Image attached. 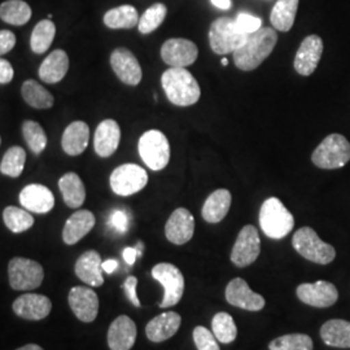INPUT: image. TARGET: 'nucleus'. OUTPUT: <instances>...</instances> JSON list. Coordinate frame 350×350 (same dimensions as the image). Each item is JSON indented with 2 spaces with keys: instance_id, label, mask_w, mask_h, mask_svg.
Instances as JSON below:
<instances>
[{
  "instance_id": "f257e3e1",
  "label": "nucleus",
  "mask_w": 350,
  "mask_h": 350,
  "mask_svg": "<svg viewBox=\"0 0 350 350\" xmlns=\"http://www.w3.org/2000/svg\"><path fill=\"white\" fill-rule=\"evenodd\" d=\"M278 43V34L273 27H261L247 36L245 42L234 52V63L240 70L257 69L270 56Z\"/></svg>"
},
{
  "instance_id": "f03ea898",
  "label": "nucleus",
  "mask_w": 350,
  "mask_h": 350,
  "mask_svg": "<svg viewBox=\"0 0 350 350\" xmlns=\"http://www.w3.org/2000/svg\"><path fill=\"white\" fill-rule=\"evenodd\" d=\"M161 85L167 100L176 107H189L200 99V86L186 68H169L165 70L161 75Z\"/></svg>"
},
{
  "instance_id": "7ed1b4c3",
  "label": "nucleus",
  "mask_w": 350,
  "mask_h": 350,
  "mask_svg": "<svg viewBox=\"0 0 350 350\" xmlns=\"http://www.w3.org/2000/svg\"><path fill=\"white\" fill-rule=\"evenodd\" d=\"M260 226L263 234L270 239L286 238L293 230L295 218L278 198L263 201L260 209Z\"/></svg>"
},
{
  "instance_id": "20e7f679",
  "label": "nucleus",
  "mask_w": 350,
  "mask_h": 350,
  "mask_svg": "<svg viewBox=\"0 0 350 350\" xmlns=\"http://www.w3.org/2000/svg\"><path fill=\"white\" fill-rule=\"evenodd\" d=\"M296 252L310 262L328 265L336 257L335 248L318 237L312 227H301L292 239Z\"/></svg>"
},
{
  "instance_id": "39448f33",
  "label": "nucleus",
  "mask_w": 350,
  "mask_h": 350,
  "mask_svg": "<svg viewBox=\"0 0 350 350\" xmlns=\"http://www.w3.org/2000/svg\"><path fill=\"white\" fill-rule=\"evenodd\" d=\"M312 161L319 169L335 170L350 161V143L341 134H331L314 150Z\"/></svg>"
},
{
  "instance_id": "423d86ee",
  "label": "nucleus",
  "mask_w": 350,
  "mask_h": 350,
  "mask_svg": "<svg viewBox=\"0 0 350 350\" xmlns=\"http://www.w3.org/2000/svg\"><path fill=\"white\" fill-rule=\"evenodd\" d=\"M139 154L150 170L160 172L170 161V144L160 130L146 131L138 143Z\"/></svg>"
},
{
  "instance_id": "0eeeda50",
  "label": "nucleus",
  "mask_w": 350,
  "mask_h": 350,
  "mask_svg": "<svg viewBox=\"0 0 350 350\" xmlns=\"http://www.w3.org/2000/svg\"><path fill=\"white\" fill-rule=\"evenodd\" d=\"M247 36L237 26L235 20L230 17H219L213 21L209 29L211 49L217 55L234 53L245 42Z\"/></svg>"
},
{
  "instance_id": "6e6552de",
  "label": "nucleus",
  "mask_w": 350,
  "mask_h": 350,
  "mask_svg": "<svg viewBox=\"0 0 350 350\" xmlns=\"http://www.w3.org/2000/svg\"><path fill=\"white\" fill-rule=\"evenodd\" d=\"M8 276L14 291H33L43 283L44 270L37 261L14 257L8 263Z\"/></svg>"
},
{
  "instance_id": "1a4fd4ad",
  "label": "nucleus",
  "mask_w": 350,
  "mask_h": 350,
  "mask_svg": "<svg viewBox=\"0 0 350 350\" xmlns=\"http://www.w3.org/2000/svg\"><path fill=\"white\" fill-rule=\"evenodd\" d=\"M152 276L165 289L160 306L172 308L176 305L185 293V276L182 271L173 263L161 262L152 269Z\"/></svg>"
},
{
  "instance_id": "9d476101",
  "label": "nucleus",
  "mask_w": 350,
  "mask_h": 350,
  "mask_svg": "<svg viewBox=\"0 0 350 350\" xmlns=\"http://www.w3.org/2000/svg\"><path fill=\"white\" fill-rule=\"evenodd\" d=\"M148 183L147 172L137 163H124L116 167L109 178L113 192L118 196H131Z\"/></svg>"
},
{
  "instance_id": "9b49d317",
  "label": "nucleus",
  "mask_w": 350,
  "mask_h": 350,
  "mask_svg": "<svg viewBox=\"0 0 350 350\" xmlns=\"http://www.w3.org/2000/svg\"><path fill=\"white\" fill-rule=\"evenodd\" d=\"M261 253V239L254 226H244L231 250V262L238 267H248Z\"/></svg>"
},
{
  "instance_id": "f8f14e48",
  "label": "nucleus",
  "mask_w": 350,
  "mask_h": 350,
  "mask_svg": "<svg viewBox=\"0 0 350 350\" xmlns=\"http://www.w3.org/2000/svg\"><path fill=\"white\" fill-rule=\"evenodd\" d=\"M296 295L301 302L318 309L329 308L335 305L338 300V288L327 280H318L315 283H302L296 289Z\"/></svg>"
},
{
  "instance_id": "ddd939ff",
  "label": "nucleus",
  "mask_w": 350,
  "mask_h": 350,
  "mask_svg": "<svg viewBox=\"0 0 350 350\" xmlns=\"http://www.w3.org/2000/svg\"><path fill=\"white\" fill-rule=\"evenodd\" d=\"M199 56L198 46L185 38L167 39L161 47L163 63L170 68H186L196 62Z\"/></svg>"
},
{
  "instance_id": "4468645a",
  "label": "nucleus",
  "mask_w": 350,
  "mask_h": 350,
  "mask_svg": "<svg viewBox=\"0 0 350 350\" xmlns=\"http://www.w3.org/2000/svg\"><path fill=\"white\" fill-rule=\"evenodd\" d=\"M225 296L230 305L248 312H260L266 305L262 296L253 292L241 278H235L227 284Z\"/></svg>"
},
{
  "instance_id": "2eb2a0df",
  "label": "nucleus",
  "mask_w": 350,
  "mask_h": 350,
  "mask_svg": "<svg viewBox=\"0 0 350 350\" xmlns=\"http://www.w3.org/2000/svg\"><path fill=\"white\" fill-rule=\"evenodd\" d=\"M68 301L75 317L85 323H91L99 314V297L94 289L77 286L70 289Z\"/></svg>"
},
{
  "instance_id": "dca6fc26",
  "label": "nucleus",
  "mask_w": 350,
  "mask_h": 350,
  "mask_svg": "<svg viewBox=\"0 0 350 350\" xmlns=\"http://www.w3.org/2000/svg\"><path fill=\"white\" fill-rule=\"evenodd\" d=\"M113 72L121 82L129 86H138L143 78L142 66L135 55L125 47H118L111 55Z\"/></svg>"
},
{
  "instance_id": "f3484780",
  "label": "nucleus",
  "mask_w": 350,
  "mask_h": 350,
  "mask_svg": "<svg viewBox=\"0 0 350 350\" xmlns=\"http://www.w3.org/2000/svg\"><path fill=\"white\" fill-rule=\"evenodd\" d=\"M323 53V40L319 36H309L301 42L295 57V70L300 75H313Z\"/></svg>"
},
{
  "instance_id": "a211bd4d",
  "label": "nucleus",
  "mask_w": 350,
  "mask_h": 350,
  "mask_svg": "<svg viewBox=\"0 0 350 350\" xmlns=\"http://www.w3.org/2000/svg\"><path fill=\"white\" fill-rule=\"evenodd\" d=\"M193 232H195L193 215L185 208L175 209L165 225L166 239L175 245H183L192 239Z\"/></svg>"
},
{
  "instance_id": "6ab92c4d",
  "label": "nucleus",
  "mask_w": 350,
  "mask_h": 350,
  "mask_svg": "<svg viewBox=\"0 0 350 350\" xmlns=\"http://www.w3.org/2000/svg\"><path fill=\"white\" fill-rule=\"evenodd\" d=\"M13 312L26 321H42L47 318L52 309V302L47 296L25 293L13 302Z\"/></svg>"
},
{
  "instance_id": "aec40b11",
  "label": "nucleus",
  "mask_w": 350,
  "mask_h": 350,
  "mask_svg": "<svg viewBox=\"0 0 350 350\" xmlns=\"http://www.w3.org/2000/svg\"><path fill=\"white\" fill-rule=\"evenodd\" d=\"M18 200L26 211L37 214H46L55 206V196L50 188L37 183L23 188Z\"/></svg>"
},
{
  "instance_id": "412c9836",
  "label": "nucleus",
  "mask_w": 350,
  "mask_h": 350,
  "mask_svg": "<svg viewBox=\"0 0 350 350\" xmlns=\"http://www.w3.org/2000/svg\"><path fill=\"white\" fill-rule=\"evenodd\" d=\"M137 340V325L127 315L117 317L108 329V347L111 350H130Z\"/></svg>"
},
{
  "instance_id": "4be33fe9",
  "label": "nucleus",
  "mask_w": 350,
  "mask_h": 350,
  "mask_svg": "<svg viewBox=\"0 0 350 350\" xmlns=\"http://www.w3.org/2000/svg\"><path fill=\"white\" fill-rule=\"evenodd\" d=\"M120 142H121L120 125L112 118L103 120L96 127L95 139H94V147H95L96 154L103 159L111 157L118 148Z\"/></svg>"
},
{
  "instance_id": "5701e85b",
  "label": "nucleus",
  "mask_w": 350,
  "mask_h": 350,
  "mask_svg": "<svg viewBox=\"0 0 350 350\" xmlns=\"http://www.w3.org/2000/svg\"><path fill=\"white\" fill-rule=\"evenodd\" d=\"M103 271L100 254L96 250L82 253L75 262V275L90 287H101L104 284Z\"/></svg>"
},
{
  "instance_id": "b1692460",
  "label": "nucleus",
  "mask_w": 350,
  "mask_h": 350,
  "mask_svg": "<svg viewBox=\"0 0 350 350\" xmlns=\"http://www.w3.org/2000/svg\"><path fill=\"white\" fill-rule=\"evenodd\" d=\"M182 323L180 315L175 312H166L150 319L146 327V335L152 342H163L173 338Z\"/></svg>"
},
{
  "instance_id": "393cba45",
  "label": "nucleus",
  "mask_w": 350,
  "mask_h": 350,
  "mask_svg": "<svg viewBox=\"0 0 350 350\" xmlns=\"http://www.w3.org/2000/svg\"><path fill=\"white\" fill-rule=\"evenodd\" d=\"M95 215L90 211H78L73 213L65 222L63 240L68 245H75L85 238L95 226Z\"/></svg>"
},
{
  "instance_id": "a878e982",
  "label": "nucleus",
  "mask_w": 350,
  "mask_h": 350,
  "mask_svg": "<svg viewBox=\"0 0 350 350\" xmlns=\"http://www.w3.org/2000/svg\"><path fill=\"white\" fill-rule=\"evenodd\" d=\"M69 70V56L64 50H55L40 64L38 75L46 83H57L63 81Z\"/></svg>"
},
{
  "instance_id": "bb28decb",
  "label": "nucleus",
  "mask_w": 350,
  "mask_h": 350,
  "mask_svg": "<svg viewBox=\"0 0 350 350\" xmlns=\"http://www.w3.org/2000/svg\"><path fill=\"white\" fill-rule=\"evenodd\" d=\"M232 196L231 192L225 188L212 192L204 202L201 215L208 224H219L225 219L231 206Z\"/></svg>"
},
{
  "instance_id": "cd10ccee",
  "label": "nucleus",
  "mask_w": 350,
  "mask_h": 350,
  "mask_svg": "<svg viewBox=\"0 0 350 350\" xmlns=\"http://www.w3.org/2000/svg\"><path fill=\"white\" fill-rule=\"evenodd\" d=\"M90 127L83 121H75L64 130L62 138L63 150L69 156L82 154L88 146Z\"/></svg>"
},
{
  "instance_id": "c85d7f7f",
  "label": "nucleus",
  "mask_w": 350,
  "mask_h": 350,
  "mask_svg": "<svg viewBox=\"0 0 350 350\" xmlns=\"http://www.w3.org/2000/svg\"><path fill=\"white\" fill-rule=\"evenodd\" d=\"M321 338L328 347L349 349L350 322L344 319L327 321L321 328Z\"/></svg>"
},
{
  "instance_id": "c756f323",
  "label": "nucleus",
  "mask_w": 350,
  "mask_h": 350,
  "mask_svg": "<svg viewBox=\"0 0 350 350\" xmlns=\"http://www.w3.org/2000/svg\"><path fill=\"white\" fill-rule=\"evenodd\" d=\"M59 188L62 191L64 202L72 209H78L86 200V188L79 175L75 173L64 174L59 180Z\"/></svg>"
},
{
  "instance_id": "7c9ffc66",
  "label": "nucleus",
  "mask_w": 350,
  "mask_h": 350,
  "mask_svg": "<svg viewBox=\"0 0 350 350\" xmlns=\"http://www.w3.org/2000/svg\"><path fill=\"white\" fill-rule=\"evenodd\" d=\"M300 0H276L270 14L271 25L279 31L287 33L295 24Z\"/></svg>"
},
{
  "instance_id": "2f4dec72",
  "label": "nucleus",
  "mask_w": 350,
  "mask_h": 350,
  "mask_svg": "<svg viewBox=\"0 0 350 350\" xmlns=\"http://www.w3.org/2000/svg\"><path fill=\"white\" fill-rule=\"evenodd\" d=\"M21 94L26 104L36 109H50L55 104V98L50 91L34 79H27L23 83Z\"/></svg>"
},
{
  "instance_id": "473e14b6",
  "label": "nucleus",
  "mask_w": 350,
  "mask_h": 350,
  "mask_svg": "<svg viewBox=\"0 0 350 350\" xmlns=\"http://www.w3.org/2000/svg\"><path fill=\"white\" fill-rule=\"evenodd\" d=\"M139 14L133 5H120L104 14V24L109 29H133L139 25Z\"/></svg>"
},
{
  "instance_id": "72a5a7b5",
  "label": "nucleus",
  "mask_w": 350,
  "mask_h": 350,
  "mask_svg": "<svg viewBox=\"0 0 350 350\" xmlns=\"http://www.w3.org/2000/svg\"><path fill=\"white\" fill-rule=\"evenodd\" d=\"M0 18L10 25H25L31 18V8L23 0H7L0 5Z\"/></svg>"
},
{
  "instance_id": "f704fd0d",
  "label": "nucleus",
  "mask_w": 350,
  "mask_h": 350,
  "mask_svg": "<svg viewBox=\"0 0 350 350\" xmlns=\"http://www.w3.org/2000/svg\"><path fill=\"white\" fill-rule=\"evenodd\" d=\"M55 36H56V26L51 20L39 21L33 29V33L30 37L31 51L37 55L47 52L55 39Z\"/></svg>"
},
{
  "instance_id": "c9c22d12",
  "label": "nucleus",
  "mask_w": 350,
  "mask_h": 350,
  "mask_svg": "<svg viewBox=\"0 0 350 350\" xmlns=\"http://www.w3.org/2000/svg\"><path fill=\"white\" fill-rule=\"evenodd\" d=\"M26 163V152L20 146H13L4 153L1 163H0V172L1 174L18 178L23 174Z\"/></svg>"
},
{
  "instance_id": "e433bc0d",
  "label": "nucleus",
  "mask_w": 350,
  "mask_h": 350,
  "mask_svg": "<svg viewBox=\"0 0 350 350\" xmlns=\"http://www.w3.org/2000/svg\"><path fill=\"white\" fill-rule=\"evenodd\" d=\"M27 212L17 206H7L3 211V221L14 234L25 232L34 225V217Z\"/></svg>"
},
{
  "instance_id": "4c0bfd02",
  "label": "nucleus",
  "mask_w": 350,
  "mask_h": 350,
  "mask_svg": "<svg viewBox=\"0 0 350 350\" xmlns=\"http://www.w3.org/2000/svg\"><path fill=\"white\" fill-rule=\"evenodd\" d=\"M212 329L217 340L224 344H231L238 336V328L234 318L225 312L217 313L213 317Z\"/></svg>"
},
{
  "instance_id": "58836bf2",
  "label": "nucleus",
  "mask_w": 350,
  "mask_h": 350,
  "mask_svg": "<svg viewBox=\"0 0 350 350\" xmlns=\"http://www.w3.org/2000/svg\"><path fill=\"white\" fill-rule=\"evenodd\" d=\"M166 14H167V7L163 3H156L150 5V8L142 14L139 20V31L144 36L153 33L161 26Z\"/></svg>"
},
{
  "instance_id": "ea45409f",
  "label": "nucleus",
  "mask_w": 350,
  "mask_h": 350,
  "mask_svg": "<svg viewBox=\"0 0 350 350\" xmlns=\"http://www.w3.org/2000/svg\"><path fill=\"white\" fill-rule=\"evenodd\" d=\"M313 340L304 334H289L276 338L269 344L270 350H313Z\"/></svg>"
},
{
  "instance_id": "a19ab883",
  "label": "nucleus",
  "mask_w": 350,
  "mask_h": 350,
  "mask_svg": "<svg viewBox=\"0 0 350 350\" xmlns=\"http://www.w3.org/2000/svg\"><path fill=\"white\" fill-rule=\"evenodd\" d=\"M23 135L29 148L36 154H40L47 147V135L43 127L36 121H25L23 125Z\"/></svg>"
},
{
  "instance_id": "79ce46f5",
  "label": "nucleus",
  "mask_w": 350,
  "mask_h": 350,
  "mask_svg": "<svg viewBox=\"0 0 350 350\" xmlns=\"http://www.w3.org/2000/svg\"><path fill=\"white\" fill-rule=\"evenodd\" d=\"M193 341L198 350H221L214 334L202 325L195 327Z\"/></svg>"
},
{
  "instance_id": "37998d69",
  "label": "nucleus",
  "mask_w": 350,
  "mask_h": 350,
  "mask_svg": "<svg viewBox=\"0 0 350 350\" xmlns=\"http://www.w3.org/2000/svg\"><path fill=\"white\" fill-rule=\"evenodd\" d=\"M235 23H237L239 30L245 36L256 33L257 30H260L262 27V20L260 17L250 14V13H239L238 17L235 18Z\"/></svg>"
},
{
  "instance_id": "c03bdc74",
  "label": "nucleus",
  "mask_w": 350,
  "mask_h": 350,
  "mask_svg": "<svg viewBox=\"0 0 350 350\" xmlns=\"http://www.w3.org/2000/svg\"><path fill=\"white\" fill-rule=\"evenodd\" d=\"M109 225L113 230H116L117 232L125 234L129 230V215L124 211H113L111 217H109Z\"/></svg>"
},
{
  "instance_id": "a18cd8bd",
  "label": "nucleus",
  "mask_w": 350,
  "mask_h": 350,
  "mask_svg": "<svg viewBox=\"0 0 350 350\" xmlns=\"http://www.w3.org/2000/svg\"><path fill=\"white\" fill-rule=\"evenodd\" d=\"M137 286H138V279L135 276H129L124 283V289H125L127 299L130 300V302L135 308H140V300L137 295Z\"/></svg>"
},
{
  "instance_id": "49530a36",
  "label": "nucleus",
  "mask_w": 350,
  "mask_h": 350,
  "mask_svg": "<svg viewBox=\"0 0 350 350\" xmlns=\"http://www.w3.org/2000/svg\"><path fill=\"white\" fill-rule=\"evenodd\" d=\"M14 46H16V36L11 30L3 29L0 31V55L4 56L10 51H12Z\"/></svg>"
},
{
  "instance_id": "de8ad7c7",
  "label": "nucleus",
  "mask_w": 350,
  "mask_h": 350,
  "mask_svg": "<svg viewBox=\"0 0 350 350\" xmlns=\"http://www.w3.org/2000/svg\"><path fill=\"white\" fill-rule=\"evenodd\" d=\"M13 75H14V70L11 63L5 59H1L0 60V83L1 85L10 83L13 79Z\"/></svg>"
},
{
  "instance_id": "09e8293b",
  "label": "nucleus",
  "mask_w": 350,
  "mask_h": 350,
  "mask_svg": "<svg viewBox=\"0 0 350 350\" xmlns=\"http://www.w3.org/2000/svg\"><path fill=\"white\" fill-rule=\"evenodd\" d=\"M139 254H140V250L138 248H130V247L125 248L124 253H122L124 260H125V262L127 265H134L135 261H137V257H138Z\"/></svg>"
},
{
  "instance_id": "8fccbe9b",
  "label": "nucleus",
  "mask_w": 350,
  "mask_h": 350,
  "mask_svg": "<svg viewBox=\"0 0 350 350\" xmlns=\"http://www.w3.org/2000/svg\"><path fill=\"white\" fill-rule=\"evenodd\" d=\"M118 267V262L116 260H108V261H104L103 262V270L107 273V274H112L113 271Z\"/></svg>"
},
{
  "instance_id": "3c124183",
  "label": "nucleus",
  "mask_w": 350,
  "mask_h": 350,
  "mask_svg": "<svg viewBox=\"0 0 350 350\" xmlns=\"http://www.w3.org/2000/svg\"><path fill=\"white\" fill-rule=\"evenodd\" d=\"M211 1H212L213 4H214L217 8L224 10V11L230 10L231 5H232V1H231V0H211Z\"/></svg>"
},
{
  "instance_id": "603ef678",
  "label": "nucleus",
  "mask_w": 350,
  "mask_h": 350,
  "mask_svg": "<svg viewBox=\"0 0 350 350\" xmlns=\"http://www.w3.org/2000/svg\"><path fill=\"white\" fill-rule=\"evenodd\" d=\"M16 350H44L42 347H39L37 344H27L25 347H23V348H18V349Z\"/></svg>"
},
{
  "instance_id": "864d4df0",
  "label": "nucleus",
  "mask_w": 350,
  "mask_h": 350,
  "mask_svg": "<svg viewBox=\"0 0 350 350\" xmlns=\"http://www.w3.org/2000/svg\"><path fill=\"white\" fill-rule=\"evenodd\" d=\"M221 64H222V65H225V66H227V65H228V60H227L226 57H224V59L221 60Z\"/></svg>"
}]
</instances>
